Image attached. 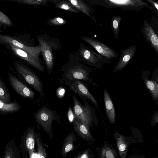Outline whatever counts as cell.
Instances as JSON below:
<instances>
[{"mask_svg":"<svg viewBox=\"0 0 158 158\" xmlns=\"http://www.w3.org/2000/svg\"><path fill=\"white\" fill-rule=\"evenodd\" d=\"M0 22L8 26L12 25V22L10 19L6 15L0 11Z\"/></svg>","mask_w":158,"mask_h":158,"instance_id":"cell-31","label":"cell"},{"mask_svg":"<svg viewBox=\"0 0 158 158\" xmlns=\"http://www.w3.org/2000/svg\"><path fill=\"white\" fill-rule=\"evenodd\" d=\"M83 100L85 105L83 106L75 96L73 98L74 106L73 112L76 118L89 129L93 125V123H96L97 118L94 109L86 101V98L78 95Z\"/></svg>","mask_w":158,"mask_h":158,"instance_id":"cell-4","label":"cell"},{"mask_svg":"<svg viewBox=\"0 0 158 158\" xmlns=\"http://www.w3.org/2000/svg\"><path fill=\"white\" fill-rule=\"evenodd\" d=\"M92 6H99L108 9L118 8L123 10L138 12L145 7L152 10L151 6L142 0H86Z\"/></svg>","mask_w":158,"mask_h":158,"instance_id":"cell-2","label":"cell"},{"mask_svg":"<svg viewBox=\"0 0 158 158\" xmlns=\"http://www.w3.org/2000/svg\"><path fill=\"white\" fill-rule=\"evenodd\" d=\"M10 99L9 92L4 82L0 78V101L8 103Z\"/></svg>","mask_w":158,"mask_h":158,"instance_id":"cell-28","label":"cell"},{"mask_svg":"<svg viewBox=\"0 0 158 158\" xmlns=\"http://www.w3.org/2000/svg\"><path fill=\"white\" fill-rule=\"evenodd\" d=\"M117 151L111 146L106 144L102 148L100 158H117Z\"/></svg>","mask_w":158,"mask_h":158,"instance_id":"cell-25","label":"cell"},{"mask_svg":"<svg viewBox=\"0 0 158 158\" xmlns=\"http://www.w3.org/2000/svg\"><path fill=\"white\" fill-rule=\"evenodd\" d=\"M158 123V111H157L154 114L151 119V125L152 126H154Z\"/></svg>","mask_w":158,"mask_h":158,"instance_id":"cell-35","label":"cell"},{"mask_svg":"<svg viewBox=\"0 0 158 158\" xmlns=\"http://www.w3.org/2000/svg\"><path fill=\"white\" fill-rule=\"evenodd\" d=\"M52 2L55 5L56 8L77 13L80 12L68 1L64 0H52Z\"/></svg>","mask_w":158,"mask_h":158,"instance_id":"cell-23","label":"cell"},{"mask_svg":"<svg viewBox=\"0 0 158 158\" xmlns=\"http://www.w3.org/2000/svg\"><path fill=\"white\" fill-rule=\"evenodd\" d=\"M66 84L68 85L72 91L78 95L83 96L89 99L99 110L96 99L89 92L85 84L81 81H65Z\"/></svg>","mask_w":158,"mask_h":158,"instance_id":"cell-10","label":"cell"},{"mask_svg":"<svg viewBox=\"0 0 158 158\" xmlns=\"http://www.w3.org/2000/svg\"><path fill=\"white\" fill-rule=\"evenodd\" d=\"M76 138V135L73 132H71L69 133L65 139L61 150V154L64 158L66 157L68 152L73 149L74 142Z\"/></svg>","mask_w":158,"mask_h":158,"instance_id":"cell-21","label":"cell"},{"mask_svg":"<svg viewBox=\"0 0 158 158\" xmlns=\"http://www.w3.org/2000/svg\"><path fill=\"white\" fill-rule=\"evenodd\" d=\"M136 50V46L134 45L122 50V55L114 67L113 72L117 73L124 68L133 58Z\"/></svg>","mask_w":158,"mask_h":158,"instance_id":"cell-13","label":"cell"},{"mask_svg":"<svg viewBox=\"0 0 158 158\" xmlns=\"http://www.w3.org/2000/svg\"><path fill=\"white\" fill-rule=\"evenodd\" d=\"M81 38L90 45L100 55L109 60L118 57V54L113 49L95 39L86 36H82Z\"/></svg>","mask_w":158,"mask_h":158,"instance_id":"cell-9","label":"cell"},{"mask_svg":"<svg viewBox=\"0 0 158 158\" xmlns=\"http://www.w3.org/2000/svg\"><path fill=\"white\" fill-rule=\"evenodd\" d=\"M21 150L23 158H33L34 153L35 135L34 127L28 128L24 132L21 139Z\"/></svg>","mask_w":158,"mask_h":158,"instance_id":"cell-8","label":"cell"},{"mask_svg":"<svg viewBox=\"0 0 158 158\" xmlns=\"http://www.w3.org/2000/svg\"><path fill=\"white\" fill-rule=\"evenodd\" d=\"M140 30L145 40L158 55V36L152 25L145 19Z\"/></svg>","mask_w":158,"mask_h":158,"instance_id":"cell-12","label":"cell"},{"mask_svg":"<svg viewBox=\"0 0 158 158\" xmlns=\"http://www.w3.org/2000/svg\"><path fill=\"white\" fill-rule=\"evenodd\" d=\"M80 61L74 54H70L68 63L62 67L63 78L65 81L82 80L94 85L93 80L89 76L91 69Z\"/></svg>","mask_w":158,"mask_h":158,"instance_id":"cell-1","label":"cell"},{"mask_svg":"<svg viewBox=\"0 0 158 158\" xmlns=\"http://www.w3.org/2000/svg\"><path fill=\"white\" fill-rule=\"evenodd\" d=\"M35 141L37 144L39 158H46L45 148L40 133H35Z\"/></svg>","mask_w":158,"mask_h":158,"instance_id":"cell-27","label":"cell"},{"mask_svg":"<svg viewBox=\"0 0 158 158\" xmlns=\"http://www.w3.org/2000/svg\"><path fill=\"white\" fill-rule=\"evenodd\" d=\"M91 152L89 149H87L81 154L77 158H90L91 156Z\"/></svg>","mask_w":158,"mask_h":158,"instance_id":"cell-34","label":"cell"},{"mask_svg":"<svg viewBox=\"0 0 158 158\" xmlns=\"http://www.w3.org/2000/svg\"><path fill=\"white\" fill-rule=\"evenodd\" d=\"M2 24L0 22V27L2 26Z\"/></svg>","mask_w":158,"mask_h":158,"instance_id":"cell-38","label":"cell"},{"mask_svg":"<svg viewBox=\"0 0 158 158\" xmlns=\"http://www.w3.org/2000/svg\"><path fill=\"white\" fill-rule=\"evenodd\" d=\"M15 68L25 81L41 97L44 95L42 83L38 76L32 70L20 63L15 64Z\"/></svg>","mask_w":158,"mask_h":158,"instance_id":"cell-7","label":"cell"},{"mask_svg":"<svg viewBox=\"0 0 158 158\" xmlns=\"http://www.w3.org/2000/svg\"><path fill=\"white\" fill-rule=\"evenodd\" d=\"M4 153L3 158H21L20 151L13 139L8 141Z\"/></svg>","mask_w":158,"mask_h":158,"instance_id":"cell-20","label":"cell"},{"mask_svg":"<svg viewBox=\"0 0 158 158\" xmlns=\"http://www.w3.org/2000/svg\"><path fill=\"white\" fill-rule=\"evenodd\" d=\"M37 39L48 71L51 74L54 66L53 51L60 49V43L57 39L45 35H38Z\"/></svg>","mask_w":158,"mask_h":158,"instance_id":"cell-3","label":"cell"},{"mask_svg":"<svg viewBox=\"0 0 158 158\" xmlns=\"http://www.w3.org/2000/svg\"><path fill=\"white\" fill-rule=\"evenodd\" d=\"M9 81L14 89L20 95L30 99L33 98L35 92L11 74H9Z\"/></svg>","mask_w":158,"mask_h":158,"instance_id":"cell-15","label":"cell"},{"mask_svg":"<svg viewBox=\"0 0 158 158\" xmlns=\"http://www.w3.org/2000/svg\"><path fill=\"white\" fill-rule=\"evenodd\" d=\"M158 78L155 80H151L145 78L144 81L146 86L149 90L153 99L157 104L158 103Z\"/></svg>","mask_w":158,"mask_h":158,"instance_id":"cell-22","label":"cell"},{"mask_svg":"<svg viewBox=\"0 0 158 158\" xmlns=\"http://www.w3.org/2000/svg\"><path fill=\"white\" fill-rule=\"evenodd\" d=\"M68 1L80 12H81L90 18L94 22L97 23L94 16L92 14L94 10L85 0H68Z\"/></svg>","mask_w":158,"mask_h":158,"instance_id":"cell-18","label":"cell"},{"mask_svg":"<svg viewBox=\"0 0 158 158\" xmlns=\"http://www.w3.org/2000/svg\"><path fill=\"white\" fill-rule=\"evenodd\" d=\"M0 41L6 44H11L36 58L40 59L41 51L39 45L33 47L29 46L21 43L11 36L1 35H0Z\"/></svg>","mask_w":158,"mask_h":158,"instance_id":"cell-11","label":"cell"},{"mask_svg":"<svg viewBox=\"0 0 158 158\" xmlns=\"http://www.w3.org/2000/svg\"><path fill=\"white\" fill-rule=\"evenodd\" d=\"M149 3L151 5L152 10H154L157 17H158V2L154 0H142Z\"/></svg>","mask_w":158,"mask_h":158,"instance_id":"cell-32","label":"cell"},{"mask_svg":"<svg viewBox=\"0 0 158 158\" xmlns=\"http://www.w3.org/2000/svg\"><path fill=\"white\" fill-rule=\"evenodd\" d=\"M74 131L84 140L94 142L95 139L91 134L90 129L76 118L73 122Z\"/></svg>","mask_w":158,"mask_h":158,"instance_id":"cell-17","label":"cell"},{"mask_svg":"<svg viewBox=\"0 0 158 158\" xmlns=\"http://www.w3.org/2000/svg\"><path fill=\"white\" fill-rule=\"evenodd\" d=\"M14 1L28 5L33 6L45 5L52 0H17Z\"/></svg>","mask_w":158,"mask_h":158,"instance_id":"cell-29","label":"cell"},{"mask_svg":"<svg viewBox=\"0 0 158 158\" xmlns=\"http://www.w3.org/2000/svg\"><path fill=\"white\" fill-rule=\"evenodd\" d=\"M126 158H145L143 156L138 155H132Z\"/></svg>","mask_w":158,"mask_h":158,"instance_id":"cell-37","label":"cell"},{"mask_svg":"<svg viewBox=\"0 0 158 158\" xmlns=\"http://www.w3.org/2000/svg\"><path fill=\"white\" fill-rule=\"evenodd\" d=\"M65 93V89L64 88L60 87L59 88L57 91V94L59 98L63 97Z\"/></svg>","mask_w":158,"mask_h":158,"instance_id":"cell-36","label":"cell"},{"mask_svg":"<svg viewBox=\"0 0 158 158\" xmlns=\"http://www.w3.org/2000/svg\"><path fill=\"white\" fill-rule=\"evenodd\" d=\"M74 54L79 61L98 68H101L106 64H109L111 62L110 60L83 44H80L77 51Z\"/></svg>","mask_w":158,"mask_h":158,"instance_id":"cell-5","label":"cell"},{"mask_svg":"<svg viewBox=\"0 0 158 158\" xmlns=\"http://www.w3.org/2000/svg\"><path fill=\"white\" fill-rule=\"evenodd\" d=\"M114 137L116 140L120 158H126L128 148L133 142V138L131 137L125 136L118 133L117 131L114 133Z\"/></svg>","mask_w":158,"mask_h":158,"instance_id":"cell-16","label":"cell"},{"mask_svg":"<svg viewBox=\"0 0 158 158\" xmlns=\"http://www.w3.org/2000/svg\"><path fill=\"white\" fill-rule=\"evenodd\" d=\"M104 98L107 117L110 123L114 124L115 120V110L109 94L106 89L104 91Z\"/></svg>","mask_w":158,"mask_h":158,"instance_id":"cell-19","label":"cell"},{"mask_svg":"<svg viewBox=\"0 0 158 158\" xmlns=\"http://www.w3.org/2000/svg\"><path fill=\"white\" fill-rule=\"evenodd\" d=\"M67 117L70 123H73V121L76 118L75 116L70 105H69V107Z\"/></svg>","mask_w":158,"mask_h":158,"instance_id":"cell-33","label":"cell"},{"mask_svg":"<svg viewBox=\"0 0 158 158\" xmlns=\"http://www.w3.org/2000/svg\"><path fill=\"white\" fill-rule=\"evenodd\" d=\"M20 108V106L14 100L10 103H6L0 101V111L4 113H10L16 111Z\"/></svg>","mask_w":158,"mask_h":158,"instance_id":"cell-24","label":"cell"},{"mask_svg":"<svg viewBox=\"0 0 158 158\" xmlns=\"http://www.w3.org/2000/svg\"><path fill=\"white\" fill-rule=\"evenodd\" d=\"M47 23L52 26L64 25L68 22L65 19L60 17H56L48 20Z\"/></svg>","mask_w":158,"mask_h":158,"instance_id":"cell-30","label":"cell"},{"mask_svg":"<svg viewBox=\"0 0 158 158\" xmlns=\"http://www.w3.org/2000/svg\"><path fill=\"white\" fill-rule=\"evenodd\" d=\"M35 118L38 123L52 138V123L54 121L60 123V117L56 110H52L47 107L43 106L34 114Z\"/></svg>","mask_w":158,"mask_h":158,"instance_id":"cell-6","label":"cell"},{"mask_svg":"<svg viewBox=\"0 0 158 158\" xmlns=\"http://www.w3.org/2000/svg\"><path fill=\"white\" fill-rule=\"evenodd\" d=\"M122 18V16L119 15L113 16L112 17L111 21V27L113 35L116 40H118V39L119 25Z\"/></svg>","mask_w":158,"mask_h":158,"instance_id":"cell-26","label":"cell"},{"mask_svg":"<svg viewBox=\"0 0 158 158\" xmlns=\"http://www.w3.org/2000/svg\"><path fill=\"white\" fill-rule=\"evenodd\" d=\"M8 44L16 55L27 61L35 68L42 72H44V68L42 65L40 59L36 58L23 50L11 44Z\"/></svg>","mask_w":158,"mask_h":158,"instance_id":"cell-14","label":"cell"}]
</instances>
